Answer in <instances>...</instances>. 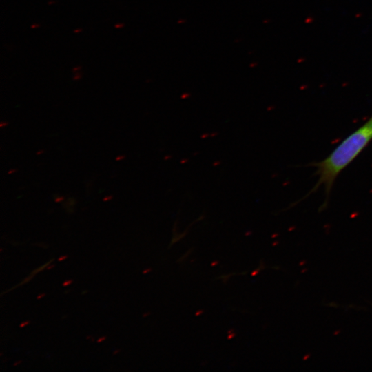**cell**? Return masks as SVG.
<instances>
[{
    "instance_id": "cell-3",
    "label": "cell",
    "mask_w": 372,
    "mask_h": 372,
    "mask_svg": "<svg viewBox=\"0 0 372 372\" xmlns=\"http://www.w3.org/2000/svg\"><path fill=\"white\" fill-rule=\"evenodd\" d=\"M72 282H73V280H71V279L70 280H65V282H63L62 286L66 287L68 285H70Z\"/></svg>"
},
{
    "instance_id": "cell-9",
    "label": "cell",
    "mask_w": 372,
    "mask_h": 372,
    "mask_svg": "<svg viewBox=\"0 0 372 372\" xmlns=\"http://www.w3.org/2000/svg\"><path fill=\"white\" fill-rule=\"evenodd\" d=\"M21 362H22V360H19V361L14 362V363L13 364V366H17V365L21 364Z\"/></svg>"
},
{
    "instance_id": "cell-7",
    "label": "cell",
    "mask_w": 372,
    "mask_h": 372,
    "mask_svg": "<svg viewBox=\"0 0 372 372\" xmlns=\"http://www.w3.org/2000/svg\"><path fill=\"white\" fill-rule=\"evenodd\" d=\"M45 296V293H41V294H39V295H38V296H37V299L39 300V299L43 298Z\"/></svg>"
},
{
    "instance_id": "cell-1",
    "label": "cell",
    "mask_w": 372,
    "mask_h": 372,
    "mask_svg": "<svg viewBox=\"0 0 372 372\" xmlns=\"http://www.w3.org/2000/svg\"><path fill=\"white\" fill-rule=\"evenodd\" d=\"M371 140L372 116L347 136L324 159L313 163L316 167V174L319 178L309 194L323 185L327 201L338 176L362 152Z\"/></svg>"
},
{
    "instance_id": "cell-4",
    "label": "cell",
    "mask_w": 372,
    "mask_h": 372,
    "mask_svg": "<svg viewBox=\"0 0 372 372\" xmlns=\"http://www.w3.org/2000/svg\"><path fill=\"white\" fill-rule=\"evenodd\" d=\"M30 322L29 320L22 322L20 323L19 327H20V328H23V327H25V326H27L28 324H29Z\"/></svg>"
},
{
    "instance_id": "cell-11",
    "label": "cell",
    "mask_w": 372,
    "mask_h": 372,
    "mask_svg": "<svg viewBox=\"0 0 372 372\" xmlns=\"http://www.w3.org/2000/svg\"><path fill=\"white\" fill-rule=\"evenodd\" d=\"M151 271V269H147L143 271V273H147V272H149Z\"/></svg>"
},
{
    "instance_id": "cell-5",
    "label": "cell",
    "mask_w": 372,
    "mask_h": 372,
    "mask_svg": "<svg viewBox=\"0 0 372 372\" xmlns=\"http://www.w3.org/2000/svg\"><path fill=\"white\" fill-rule=\"evenodd\" d=\"M68 258V255L61 256L58 258V261H63Z\"/></svg>"
},
{
    "instance_id": "cell-2",
    "label": "cell",
    "mask_w": 372,
    "mask_h": 372,
    "mask_svg": "<svg viewBox=\"0 0 372 372\" xmlns=\"http://www.w3.org/2000/svg\"><path fill=\"white\" fill-rule=\"evenodd\" d=\"M54 260V258H52V260H50V261H48L47 263H45V265L38 267L37 269H34L32 273L31 274L32 275H35L36 273L43 271V269H46V267L48 266V265H50L52 261Z\"/></svg>"
},
{
    "instance_id": "cell-6",
    "label": "cell",
    "mask_w": 372,
    "mask_h": 372,
    "mask_svg": "<svg viewBox=\"0 0 372 372\" xmlns=\"http://www.w3.org/2000/svg\"><path fill=\"white\" fill-rule=\"evenodd\" d=\"M106 340V336H102V337H100L98 340H97V342H101L103 341H105Z\"/></svg>"
},
{
    "instance_id": "cell-10",
    "label": "cell",
    "mask_w": 372,
    "mask_h": 372,
    "mask_svg": "<svg viewBox=\"0 0 372 372\" xmlns=\"http://www.w3.org/2000/svg\"><path fill=\"white\" fill-rule=\"evenodd\" d=\"M121 351V349H116L113 352V355H116Z\"/></svg>"
},
{
    "instance_id": "cell-12",
    "label": "cell",
    "mask_w": 372,
    "mask_h": 372,
    "mask_svg": "<svg viewBox=\"0 0 372 372\" xmlns=\"http://www.w3.org/2000/svg\"><path fill=\"white\" fill-rule=\"evenodd\" d=\"M87 292H88V291H87V290H85V291H84L82 292V294H84V293H87Z\"/></svg>"
},
{
    "instance_id": "cell-8",
    "label": "cell",
    "mask_w": 372,
    "mask_h": 372,
    "mask_svg": "<svg viewBox=\"0 0 372 372\" xmlns=\"http://www.w3.org/2000/svg\"><path fill=\"white\" fill-rule=\"evenodd\" d=\"M54 267H55V265L52 264L51 265L48 266L45 269L49 270V269H52Z\"/></svg>"
}]
</instances>
